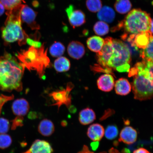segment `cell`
I'll return each mask as SVG.
<instances>
[{"label":"cell","mask_w":153,"mask_h":153,"mask_svg":"<svg viewBox=\"0 0 153 153\" xmlns=\"http://www.w3.org/2000/svg\"><path fill=\"white\" fill-rule=\"evenodd\" d=\"M30 109V105L26 99H17L13 103L12 110L15 115L24 116L27 114Z\"/></svg>","instance_id":"obj_15"},{"label":"cell","mask_w":153,"mask_h":153,"mask_svg":"<svg viewBox=\"0 0 153 153\" xmlns=\"http://www.w3.org/2000/svg\"><path fill=\"white\" fill-rule=\"evenodd\" d=\"M137 137L136 130L131 126H127L120 131L119 141L128 145L132 144L136 141Z\"/></svg>","instance_id":"obj_13"},{"label":"cell","mask_w":153,"mask_h":153,"mask_svg":"<svg viewBox=\"0 0 153 153\" xmlns=\"http://www.w3.org/2000/svg\"><path fill=\"white\" fill-rule=\"evenodd\" d=\"M140 56L143 59L153 62V35L151 36L150 41L147 47L140 52Z\"/></svg>","instance_id":"obj_25"},{"label":"cell","mask_w":153,"mask_h":153,"mask_svg":"<svg viewBox=\"0 0 153 153\" xmlns=\"http://www.w3.org/2000/svg\"><path fill=\"white\" fill-rule=\"evenodd\" d=\"M99 20L106 23H111L115 18V13L111 7L108 6L102 7L97 14Z\"/></svg>","instance_id":"obj_18"},{"label":"cell","mask_w":153,"mask_h":153,"mask_svg":"<svg viewBox=\"0 0 153 153\" xmlns=\"http://www.w3.org/2000/svg\"><path fill=\"white\" fill-rule=\"evenodd\" d=\"M52 147L49 142L45 140H36L26 152L22 153H53Z\"/></svg>","instance_id":"obj_11"},{"label":"cell","mask_w":153,"mask_h":153,"mask_svg":"<svg viewBox=\"0 0 153 153\" xmlns=\"http://www.w3.org/2000/svg\"><path fill=\"white\" fill-rule=\"evenodd\" d=\"M152 19L150 14L139 9H134L128 13L123 20L118 25L127 34L135 35L150 30Z\"/></svg>","instance_id":"obj_6"},{"label":"cell","mask_w":153,"mask_h":153,"mask_svg":"<svg viewBox=\"0 0 153 153\" xmlns=\"http://www.w3.org/2000/svg\"><path fill=\"white\" fill-rule=\"evenodd\" d=\"M78 153H95L94 152H91L90 151L86 145H84L82 150L80 151ZM100 153H106L105 152H102ZM109 153H120L118 151L113 148H112L109 151Z\"/></svg>","instance_id":"obj_33"},{"label":"cell","mask_w":153,"mask_h":153,"mask_svg":"<svg viewBox=\"0 0 153 153\" xmlns=\"http://www.w3.org/2000/svg\"><path fill=\"white\" fill-rule=\"evenodd\" d=\"M24 118L22 116H17L14 120H12L11 129L14 130L17 127H22L24 125Z\"/></svg>","instance_id":"obj_32"},{"label":"cell","mask_w":153,"mask_h":153,"mask_svg":"<svg viewBox=\"0 0 153 153\" xmlns=\"http://www.w3.org/2000/svg\"><path fill=\"white\" fill-rule=\"evenodd\" d=\"M114 84L113 76L109 74L101 75L99 78L97 82L98 88L101 91L105 92L111 91L113 89Z\"/></svg>","instance_id":"obj_14"},{"label":"cell","mask_w":153,"mask_h":153,"mask_svg":"<svg viewBox=\"0 0 153 153\" xmlns=\"http://www.w3.org/2000/svg\"><path fill=\"white\" fill-rule=\"evenodd\" d=\"M12 142V140L10 136L6 134H0V149L8 148Z\"/></svg>","instance_id":"obj_30"},{"label":"cell","mask_w":153,"mask_h":153,"mask_svg":"<svg viewBox=\"0 0 153 153\" xmlns=\"http://www.w3.org/2000/svg\"><path fill=\"white\" fill-rule=\"evenodd\" d=\"M96 119L95 113L92 109L87 108L80 111L79 115L80 123L83 125L90 124Z\"/></svg>","instance_id":"obj_21"},{"label":"cell","mask_w":153,"mask_h":153,"mask_svg":"<svg viewBox=\"0 0 153 153\" xmlns=\"http://www.w3.org/2000/svg\"><path fill=\"white\" fill-rule=\"evenodd\" d=\"M114 7L117 12L124 14L131 10L132 4L130 0H117L114 3Z\"/></svg>","instance_id":"obj_23"},{"label":"cell","mask_w":153,"mask_h":153,"mask_svg":"<svg viewBox=\"0 0 153 153\" xmlns=\"http://www.w3.org/2000/svg\"><path fill=\"white\" fill-rule=\"evenodd\" d=\"M105 43L103 38L97 36H93L88 38L87 41V47L91 51L97 53L102 50Z\"/></svg>","instance_id":"obj_19"},{"label":"cell","mask_w":153,"mask_h":153,"mask_svg":"<svg viewBox=\"0 0 153 153\" xmlns=\"http://www.w3.org/2000/svg\"><path fill=\"white\" fill-rule=\"evenodd\" d=\"M86 5L88 10L93 13L98 12L102 7L101 0H87Z\"/></svg>","instance_id":"obj_27"},{"label":"cell","mask_w":153,"mask_h":153,"mask_svg":"<svg viewBox=\"0 0 153 153\" xmlns=\"http://www.w3.org/2000/svg\"><path fill=\"white\" fill-rule=\"evenodd\" d=\"M23 4L7 10L4 25L1 28V36L6 43L18 41L19 45H25L28 36L22 27L20 13Z\"/></svg>","instance_id":"obj_4"},{"label":"cell","mask_w":153,"mask_h":153,"mask_svg":"<svg viewBox=\"0 0 153 153\" xmlns=\"http://www.w3.org/2000/svg\"><path fill=\"white\" fill-rule=\"evenodd\" d=\"M68 54L73 59L79 60L85 54V51L83 44L77 41H72L68 47Z\"/></svg>","instance_id":"obj_12"},{"label":"cell","mask_w":153,"mask_h":153,"mask_svg":"<svg viewBox=\"0 0 153 153\" xmlns=\"http://www.w3.org/2000/svg\"><path fill=\"white\" fill-rule=\"evenodd\" d=\"M54 67L57 72H63L68 71L71 67L69 60L65 57L61 56L55 61Z\"/></svg>","instance_id":"obj_22"},{"label":"cell","mask_w":153,"mask_h":153,"mask_svg":"<svg viewBox=\"0 0 153 153\" xmlns=\"http://www.w3.org/2000/svg\"><path fill=\"white\" fill-rule=\"evenodd\" d=\"M118 134V128L115 125L108 126L105 131V137L107 139L110 140L115 139L117 137Z\"/></svg>","instance_id":"obj_29"},{"label":"cell","mask_w":153,"mask_h":153,"mask_svg":"<svg viewBox=\"0 0 153 153\" xmlns=\"http://www.w3.org/2000/svg\"><path fill=\"white\" fill-rule=\"evenodd\" d=\"M73 85L68 83L66 89L62 90L53 91L50 94L52 97L54 103L52 105L56 106L58 109L61 106L64 105L68 108H71V97L70 92L73 88Z\"/></svg>","instance_id":"obj_7"},{"label":"cell","mask_w":153,"mask_h":153,"mask_svg":"<svg viewBox=\"0 0 153 153\" xmlns=\"http://www.w3.org/2000/svg\"><path fill=\"white\" fill-rule=\"evenodd\" d=\"M104 127L101 124L95 123L89 126L87 131L88 137L91 140L99 141L102 139L105 134Z\"/></svg>","instance_id":"obj_16"},{"label":"cell","mask_w":153,"mask_h":153,"mask_svg":"<svg viewBox=\"0 0 153 153\" xmlns=\"http://www.w3.org/2000/svg\"><path fill=\"white\" fill-rule=\"evenodd\" d=\"M37 15V13L28 6L22 5L20 13L21 20L33 30L40 29V26L36 20Z\"/></svg>","instance_id":"obj_8"},{"label":"cell","mask_w":153,"mask_h":153,"mask_svg":"<svg viewBox=\"0 0 153 153\" xmlns=\"http://www.w3.org/2000/svg\"><path fill=\"white\" fill-rule=\"evenodd\" d=\"M98 141H94V142L91 143V146L93 150H95L99 146Z\"/></svg>","instance_id":"obj_35"},{"label":"cell","mask_w":153,"mask_h":153,"mask_svg":"<svg viewBox=\"0 0 153 153\" xmlns=\"http://www.w3.org/2000/svg\"><path fill=\"white\" fill-rule=\"evenodd\" d=\"M69 22L74 28L82 25L85 22V16L80 10L74 8L73 5H70L66 9Z\"/></svg>","instance_id":"obj_9"},{"label":"cell","mask_w":153,"mask_h":153,"mask_svg":"<svg viewBox=\"0 0 153 153\" xmlns=\"http://www.w3.org/2000/svg\"><path fill=\"white\" fill-rule=\"evenodd\" d=\"M150 31L151 33H152V34H153V19H152V22H151Z\"/></svg>","instance_id":"obj_37"},{"label":"cell","mask_w":153,"mask_h":153,"mask_svg":"<svg viewBox=\"0 0 153 153\" xmlns=\"http://www.w3.org/2000/svg\"><path fill=\"white\" fill-rule=\"evenodd\" d=\"M38 129L42 135L45 137H49L54 132V125L50 120L45 119L40 122Z\"/></svg>","instance_id":"obj_20"},{"label":"cell","mask_w":153,"mask_h":153,"mask_svg":"<svg viewBox=\"0 0 153 153\" xmlns=\"http://www.w3.org/2000/svg\"><path fill=\"white\" fill-rule=\"evenodd\" d=\"M10 124L9 120L4 118H0V134H6L8 131Z\"/></svg>","instance_id":"obj_31"},{"label":"cell","mask_w":153,"mask_h":153,"mask_svg":"<svg viewBox=\"0 0 153 153\" xmlns=\"http://www.w3.org/2000/svg\"><path fill=\"white\" fill-rule=\"evenodd\" d=\"M115 91L117 94L125 96L129 94L131 90V85L127 79L120 78L114 84Z\"/></svg>","instance_id":"obj_17"},{"label":"cell","mask_w":153,"mask_h":153,"mask_svg":"<svg viewBox=\"0 0 153 153\" xmlns=\"http://www.w3.org/2000/svg\"><path fill=\"white\" fill-rule=\"evenodd\" d=\"M129 77L133 78L132 87L134 97L144 101L153 97V62L143 59L130 69Z\"/></svg>","instance_id":"obj_2"},{"label":"cell","mask_w":153,"mask_h":153,"mask_svg":"<svg viewBox=\"0 0 153 153\" xmlns=\"http://www.w3.org/2000/svg\"><path fill=\"white\" fill-rule=\"evenodd\" d=\"M93 30L97 35L104 36L109 32V27L106 22L102 21H99L95 24Z\"/></svg>","instance_id":"obj_26"},{"label":"cell","mask_w":153,"mask_h":153,"mask_svg":"<svg viewBox=\"0 0 153 153\" xmlns=\"http://www.w3.org/2000/svg\"><path fill=\"white\" fill-rule=\"evenodd\" d=\"M25 68L15 57L5 52L0 57V89L8 92L22 91Z\"/></svg>","instance_id":"obj_3"},{"label":"cell","mask_w":153,"mask_h":153,"mask_svg":"<svg viewBox=\"0 0 153 153\" xmlns=\"http://www.w3.org/2000/svg\"><path fill=\"white\" fill-rule=\"evenodd\" d=\"M17 56L25 68L36 71L40 78L43 77L46 68L49 66L47 49L45 50L43 45L38 48L31 46L27 50L19 53Z\"/></svg>","instance_id":"obj_5"},{"label":"cell","mask_w":153,"mask_h":153,"mask_svg":"<svg viewBox=\"0 0 153 153\" xmlns=\"http://www.w3.org/2000/svg\"><path fill=\"white\" fill-rule=\"evenodd\" d=\"M133 153H151L146 149L143 148H140L134 151Z\"/></svg>","instance_id":"obj_34"},{"label":"cell","mask_w":153,"mask_h":153,"mask_svg":"<svg viewBox=\"0 0 153 153\" xmlns=\"http://www.w3.org/2000/svg\"><path fill=\"white\" fill-rule=\"evenodd\" d=\"M152 35L149 31L142 32L135 35L131 34L129 37L131 39L130 43L137 48L143 49L148 45L150 38Z\"/></svg>","instance_id":"obj_10"},{"label":"cell","mask_w":153,"mask_h":153,"mask_svg":"<svg viewBox=\"0 0 153 153\" xmlns=\"http://www.w3.org/2000/svg\"><path fill=\"white\" fill-rule=\"evenodd\" d=\"M24 0H0V3L7 10L15 8L22 4Z\"/></svg>","instance_id":"obj_28"},{"label":"cell","mask_w":153,"mask_h":153,"mask_svg":"<svg viewBox=\"0 0 153 153\" xmlns=\"http://www.w3.org/2000/svg\"><path fill=\"white\" fill-rule=\"evenodd\" d=\"M65 50V48L62 43L55 42L50 48L49 52L52 57H59L64 54Z\"/></svg>","instance_id":"obj_24"},{"label":"cell","mask_w":153,"mask_h":153,"mask_svg":"<svg viewBox=\"0 0 153 153\" xmlns=\"http://www.w3.org/2000/svg\"><path fill=\"white\" fill-rule=\"evenodd\" d=\"M5 10L4 7L0 3V16H1L4 13Z\"/></svg>","instance_id":"obj_36"},{"label":"cell","mask_w":153,"mask_h":153,"mask_svg":"<svg viewBox=\"0 0 153 153\" xmlns=\"http://www.w3.org/2000/svg\"><path fill=\"white\" fill-rule=\"evenodd\" d=\"M104 40L102 50L97 54L98 65L95 66V70L109 73L112 70L120 72H128L131 53L127 44L121 40L110 37Z\"/></svg>","instance_id":"obj_1"},{"label":"cell","mask_w":153,"mask_h":153,"mask_svg":"<svg viewBox=\"0 0 153 153\" xmlns=\"http://www.w3.org/2000/svg\"><path fill=\"white\" fill-rule=\"evenodd\" d=\"M129 150L127 149H124V150H122V153H130Z\"/></svg>","instance_id":"obj_38"}]
</instances>
